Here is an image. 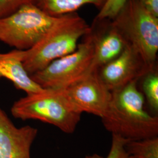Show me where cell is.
<instances>
[{
  "label": "cell",
  "mask_w": 158,
  "mask_h": 158,
  "mask_svg": "<svg viewBox=\"0 0 158 158\" xmlns=\"http://www.w3.org/2000/svg\"><path fill=\"white\" fill-rule=\"evenodd\" d=\"M138 80L112 91L107 111L102 117L104 128L112 135L128 141L156 137L158 117L145 109V98L138 87Z\"/></svg>",
  "instance_id": "6da1fadb"
},
{
  "label": "cell",
  "mask_w": 158,
  "mask_h": 158,
  "mask_svg": "<svg viewBox=\"0 0 158 158\" xmlns=\"http://www.w3.org/2000/svg\"><path fill=\"white\" fill-rule=\"evenodd\" d=\"M84 19L76 12L60 17L45 37L24 51L23 66L29 75L44 69L59 58L76 51L79 40L90 32Z\"/></svg>",
  "instance_id": "7a4b0ae2"
},
{
  "label": "cell",
  "mask_w": 158,
  "mask_h": 158,
  "mask_svg": "<svg viewBox=\"0 0 158 158\" xmlns=\"http://www.w3.org/2000/svg\"><path fill=\"white\" fill-rule=\"evenodd\" d=\"M11 113L16 118L39 120L66 134L73 133L82 115L64 90L52 89H43L19 99L12 106Z\"/></svg>",
  "instance_id": "3957f363"
},
{
  "label": "cell",
  "mask_w": 158,
  "mask_h": 158,
  "mask_svg": "<svg viewBox=\"0 0 158 158\" xmlns=\"http://www.w3.org/2000/svg\"><path fill=\"white\" fill-rule=\"evenodd\" d=\"M111 23L137 52L148 69L157 67L158 18L138 0H127Z\"/></svg>",
  "instance_id": "277c9868"
},
{
  "label": "cell",
  "mask_w": 158,
  "mask_h": 158,
  "mask_svg": "<svg viewBox=\"0 0 158 158\" xmlns=\"http://www.w3.org/2000/svg\"><path fill=\"white\" fill-rule=\"evenodd\" d=\"M60 17L48 15L34 3L27 4L0 18V40L15 49L28 50L45 37Z\"/></svg>",
  "instance_id": "5b68a950"
},
{
  "label": "cell",
  "mask_w": 158,
  "mask_h": 158,
  "mask_svg": "<svg viewBox=\"0 0 158 158\" xmlns=\"http://www.w3.org/2000/svg\"><path fill=\"white\" fill-rule=\"evenodd\" d=\"M93 55V37L91 29L76 51L53 61L30 76L42 89L65 90L93 71L91 70Z\"/></svg>",
  "instance_id": "8992f818"
},
{
  "label": "cell",
  "mask_w": 158,
  "mask_h": 158,
  "mask_svg": "<svg viewBox=\"0 0 158 158\" xmlns=\"http://www.w3.org/2000/svg\"><path fill=\"white\" fill-rule=\"evenodd\" d=\"M65 91L70 101L81 113L102 118L107 111L112 93L95 70L70 85Z\"/></svg>",
  "instance_id": "52a82bcc"
},
{
  "label": "cell",
  "mask_w": 158,
  "mask_h": 158,
  "mask_svg": "<svg viewBox=\"0 0 158 158\" xmlns=\"http://www.w3.org/2000/svg\"><path fill=\"white\" fill-rule=\"evenodd\" d=\"M97 70L102 81L112 92L139 80L151 70L147 68L137 52L127 44L118 56Z\"/></svg>",
  "instance_id": "ba28073f"
},
{
  "label": "cell",
  "mask_w": 158,
  "mask_h": 158,
  "mask_svg": "<svg viewBox=\"0 0 158 158\" xmlns=\"http://www.w3.org/2000/svg\"><path fill=\"white\" fill-rule=\"evenodd\" d=\"M38 130L30 125L18 128L0 107V158H31Z\"/></svg>",
  "instance_id": "9c48e42d"
},
{
  "label": "cell",
  "mask_w": 158,
  "mask_h": 158,
  "mask_svg": "<svg viewBox=\"0 0 158 158\" xmlns=\"http://www.w3.org/2000/svg\"><path fill=\"white\" fill-rule=\"evenodd\" d=\"M24 51L14 49L7 53H0V79H8L17 89L28 95L43 89L32 80L24 68Z\"/></svg>",
  "instance_id": "30bf717a"
},
{
  "label": "cell",
  "mask_w": 158,
  "mask_h": 158,
  "mask_svg": "<svg viewBox=\"0 0 158 158\" xmlns=\"http://www.w3.org/2000/svg\"><path fill=\"white\" fill-rule=\"evenodd\" d=\"M94 55L91 70H98L113 60L124 50L127 43L122 35L111 23L101 34L93 32Z\"/></svg>",
  "instance_id": "8fae6325"
},
{
  "label": "cell",
  "mask_w": 158,
  "mask_h": 158,
  "mask_svg": "<svg viewBox=\"0 0 158 158\" xmlns=\"http://www.w3.org/2000/svg\"><path fill=\"white\" fill-rule=\"evenodd\" d=\"M107 0H34V4L48 15L60 17L74 13L83 6L90 4L100 10Z\"/></svg>",
  "instance_id": "7c38bea8"
},
{
  "label": "cell",
  "mask_w": 158,
  "mask_h": 158,
  "mask_svg": "<svg viewBox=\"0 0 158 158\" xmlns=\"http://www.w3.org/2000/svg\"><path fill=\"white\" fill-rule=\"evenodd\" d=\"M125 148L132 158H158V137L129 141Z\"/></svg>",
  "instance_id": "4fadbf2b"
},
{
  "label": "cell",
  "mask_w": 158,
  "mask_h": 158,
  "mask_svg": "<svg viewBox=\"0 0 158 158\" xmlns=\"http://www.w3.org/2000/svg\"><path fill=\"white\" fill-rule=\"evenodd\" d=\"M141 80L142 93L152 112H158V67L148 71L140 79Z\"/></svg>",
  "instance_id": "5bb4252c"
},
{
  "label": "cell",
  "mask_w": 158,
  "mask_h": 158,
  "mask_svg": "<svg viewBox=\"0 0 158 158\" xmlns=\"http://www.w3.org/2000/svg\"><path fill=\"white\" fill-rule=\"evenodd\" d=\"M129 141L121 136L112 135L111 147L106 158H134L127 152L125 145ZM85 158H102L99 155H93Z\"/></svg>",
  "instance_id": "9a60e30c"
},
{
  "label": "cell",
  "mask_w": 158,
  "mask_h": 158,
  "mask_svg": "<svg viewBox=\"0 0 158 158\" xmlns=\"http://www.w3.org/2000/svg\"><path fill=\"white\" fill-rule=\"evenodd\" d=\"M127 0H107L100 10L96 20L102 21L106 19H113L117 15Z\"/></svg>",
  "instance_id": "2e32d148"
},
{
  "label": "cell",
  "mask_w": 158,
  "mask_h": 158,
  "mask_svg": "<svg viewBox=\"0 0 158 158\" xmlns=\"http://www.w3.org/2000/svg\"><path fill=\"white\" fill-rule=\"evenodd\" d=\"M34 2V0H0V18L11 14L23 5Z\"/></svg>",
  "instance_id": "e0dca14e"
},
{
  "label": "cell",
  "mask_w": 158,
  "mask_h": 158,
  "mask_svg": "<svg viewBox=\"0 0 158 158\" xmlns=\"http://www.w3.org/2000/svg\"><path fill=\"white\" fill-rule=\"evenodd\" d=\"M153 15L158 18V0H138Z\"/></svg>",
  "instance_id": "ac0fdd59"
}]
</instances>
